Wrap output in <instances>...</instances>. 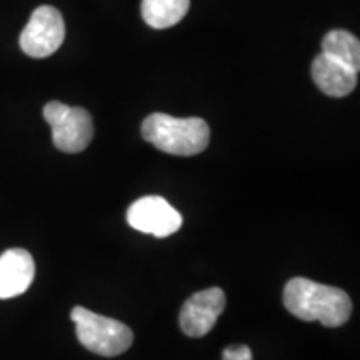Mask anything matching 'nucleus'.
<instances>
[{"label":"nucleus","instance_id":"nucleus-1","mask_svg":"<svg viewBox=\"0 0 360 360\" xmlns=\"http://www.w3.org/2000/svg\"><path fill=\"white\" fill-rule=\"evenodd\" d=\"M283 305L300 321H319L326 327L344 326L352 314V300L344 290L305 277H294L285 283Z\"/></svg>","mask_w":360,"mask_h":360},{"label":"nucleus","instance_id":"nucleus-2","mask_svg":"<svg viewBox=\"0 0 360 360\" xmlns=\"http://www.w3.org/2000/svg\"><path fill=\"white\" fill-rule=\"evenodd\" d=\"M142 135L165 154L191 157L204 152L209 146L210 129L200 117L177 119L157 112L143 120Z\"/></svg>","mask_w":360,"mask_h":360},{"label":"nucleus","instance_id":"nucleus-3","mask_svg":"<svg viewBox=\"0 0 360 360\" xmlns=\"http://www.w3.org/2000/svg\"><path fill=\"white\" fill-rule=\"evenodd\" d=\"M70 319L75 323L80 344L102 357H115L127 352L134 342L132 328L125 323L105 315H98L80 305L72 309Z\"/></svg>","mask_w":360,"mask_h":360},{"label":"nucleus","instance_id":"nucleus-4","mask_svg":"<svg viewBox=\"0 0 360 360\" xmlns=\"http://www.w3.org/2000/svg\"><path fill=\"white\" fill-rule=\"evenodd\" d=\"M44 119L51 125L52 142L60 152L79 154L92 142V115L85 109L62 102H49L44 107Z\"/></svg>","mask_w":360,"mask_h":360},{"label":"nucleus","instance_id":"nucleus-5","mask_svg":"<svg viewBox=\"0 0 360 360\" xmlns=\"http://www.w3.org/2000/svg\"><path fill=\"white\" fill-rule=\"evenodd\" d=\"M65 39V24L56 7L35 8L20 34V49L29 57L44 58L60 49Z\"/></svg>","mask_w":360,"mask_h":360},{"label":"nucleus","instance_id":"nucleus-6","mask_svg":"<svg viewBox=\"0 0 360 360\" xmlns=\"http://www.w3.org/2000/svg\"><path fill=\"white\" fill-rule=\"evenodd\" d=\"M127 222L135 231L164 238L177 232L184 219L164 197L147 195L129 207Z\"/></svg>","mask_w":360,"mask_h":360},{"label":"nucleus","instance_id":"nucleus-7","mask_svg":"<svg viewBox=\"0 0 360 360\" xmlns=\"http://www.w3.org/2000/svg\"><path fill=\"white\" fill-rule=\"evenodd\" d=\"M225 309V294L219 287L188 297L179 315L180 328L188 337H204L212 330Z\"/></svg>","mask_w":360,"mask_h":360},{"label":"nucleus","instance_id":"nucleus-8","mask_svg":"<svg viewBox=\"0 0 360 360\" xmlns=\"http://www.w3.org/2000/svg\"><path fill=\"white\" fill-rule=\"evenodd\" d=\"M35 264L25 249H8L0 255V299L22 295L32 285Z\"/></svg>","mask_w":360,"mask_h":360},{"label":"nucleus","instance_id":"nucleus-9","mask_svg":"<svg viewBox=\"0 0 360 360\" xmlns=\"http://www.w3.org/2000/svg\"><path fill=\"white\" fill-rule=\"evenodd\" d=\"M312 79L315 85L328 97H345L357 85V72L321 53L312 62Z\"/></svg>","mask_w":360,"mask_h":360},{"label":"nucleus","instance_id":"nucleus-10","mask_svg":"<svg viewBox=\"0 0 360 360\" xmlns=\"http://www.w3.org/2000/svg\"><path fill=\"white\" fill-rule=\"evenodd\" d=\"M191 0H142V17L152 29H169L186 17Z\"/></svg>","mask_w":360,"mask_h":360},{"label":"nucleus","instance_id":"nucleus-11","mask_svg":"<svg viewBox=\"0 0 360 360\" xmlns=\"http://www.w3.org/2000/svg\"><path fill=\"white\" fill-rule=\"evenodd\" d=\"M322 53L359 72L360 69V44L359 39L347 30H332L322 40Z\"/></svg>","mask_w":360,"mask_h":360},{"label":"nucleus","instance_id":"nucleus-12","mask_svg":"<svg viewBox=\"0 0 360 360\" xmlns=\"http://www.w3.org/2000/svg\"><path fill=\"white\" fill-rule=\"evenodd\" d=\"M224 360H252V352L247 345H231L224 350Z\"/></svg>","mask_w":360,"mask_h":360}]
</instances>
